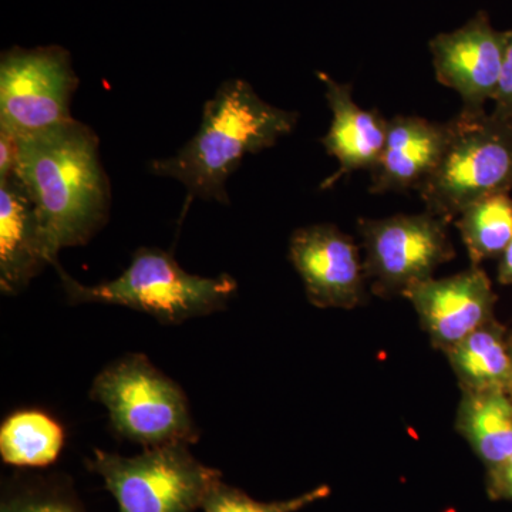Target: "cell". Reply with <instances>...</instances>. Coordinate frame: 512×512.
<instances>
[{
  "mask_svg": "<svg viewBox=\"0 0 512 512\" xmlns=\"http://www.w3.org/2000/svg\"><path fill=\"white\" fill-rule=\"evenodd\" d=\"M446 356L461 392H507L512 373L511 336L495 318L448 350Z\"/></svg>",
  "mask_w": 512,
  "mask_h": 512,
  "instance_id": "obj_16",
  "label": "cell"
},
{
  "mask_svg": "<svg viewBox=\"0 0 512 512\" xmlns=\"http://www.w3.org/2000/svg\"><path fill=\"white\" fill-rule=\"evenodd\" d=\"M404 298L412 302L431 345L444 355L493 319L497 302L490 278L480 266L448 278L427 279Z\"/></svg>",
  "mask_w": 512,
  "mask_h": 512,
  "instance_id": "obj_11",
  "label": "cell"
},
{
  "mask_svg": "<svg viewBox=\"0 0 512 512\" xmlns=\"http://www.w3.org/2000/svg\"><path fill=\"white\" fill-rule=\"evenodd\" d=\"M485 488L491 500L512 503V456L501 466L487 471Z\"/></svg>",
  "mask_w": 512,
  "mask_h": 512,
  "instance_id": "obj_22",
  "label": "cell"
},
{
  "mask_svg": "<svg viewBox=\"0 0 512 512\" xmlns=\"http://www.w3.org/2000/svg\"><path fill=\"white\" fill-rule=\"evenodd\" d=\"M448 126L446 150L419 194L427 212L451 222L474 202L512 191V120L460 111Z\"/></svg>",
  "mask_w": 512,
  "mask_h": 512,
  "instance_id": "obj_4",
  "label": "cell"
},
{
  "mask_svg": "<svg viewBox=\"0 0 512 512\" xmlns=\"http://www.w3.org/2000/svg\"><path fill=\"white\" fill-rule=\"evenodd\" d=\"M450 224L427 211L380 220L360 218L357 229L365 248L363 264L373 293L380 298L404 296L456 258L448 237Z\"/></svg>",
  "mask_w": 512,
  "mask_h": 512,
  "instance_id": "obj_7",
  "label": "cell"
},
{
  "mask_svg": "<svg viewBox=\"0 0 512 512\" xmlns=\"http://www.w3.org/2000/svg\"><path fill=\"white\" fill-rule=\"evenodd\" d=\"M0 512H87L72 481L60 474L16 473L3 481Z\"/></svg>",
  "mask_w": 512,
  "mask_h": 512,
  "instance_id": "obj_19",
  "label": "cell"
},
{
  "mask_svg": "<svg viewBox=\"0 0 512 512\" xmlns=\"http://www.w3.org/2000/svg\"><path fill=\"white\" fill-rule=\"evenodd\" d=\"M62 279L67 301L107 303L144 312L165 325L202 318L225 309L238 291L231 275L215 278L188 274L170 252L160 248H138L126 271L110 282L83 285L55 266Z\"/></svg>",
  "mask_w": 512,
  "mask_h": 512,
  "instance_id": "obj_3",
  "label": "cell"
},
{
  "mask_svg": "<svg viewBox=\"0 0 512 512\" xmlns=\"http://www.w3.org/2000/svg\"><path fill=\"white\" fill-rule=\"evenodd\" d=\"M47 265L59 264L35 202L18 177L0 181V291L16 295Z\"/></svg>",
  "mask_w": 512,
  "mask_h": 512,
  "instance_id": "obj_12",
  "label": "cell"
},
{
  "mask_svg": "<svg viewBox=\"0 0 512 512\" xmlns=\"http://www.w3.org/2000/svg\"><path fill=\"white\" fill-rule=\"evenodd\" d=\"M450 126L419 116L389 120L386 146L370 171L372 194L420 190L439 165L446 150Z\"/></svg>",
  "mask_w": 512,
  "mask_h": 512,
  "instance_id": "obj_13",
  "label": "cell"
},
{
  "mask_svg": "<svg viewBox=\"0 0 512 512\" xmlns=\"http://www.w3.org/2000/svg\"><path fill=\"white\" fill-rule=\"evenodd\" d=\"M64 443L62 423L43 410H18L0 426V457L10 467L28 470L52 466Z\"/></svg>",
  "mask_w": 512,
  "mask_h": 512,
  "instance_id": "obj_17",
  "label": "cell"
},
{
  "mask_svg": "<svg viewBox=\"0 0 512 512\" xmlns=\"http://www.w3.org/2000/svg\"><path fill=\"white\" fill-rule=\"evenodd\" d=\"M318 77L332 111V123L322 144L339 163V170L322 184V188H329L346 175L370 173L376 167L386 146L389 120L377 110L362 109L353 99L350 84L336 82L328 73H318Z\"/></svg>",
  "mask_w": 512,
  "mask_h": 512,
  "instance_id": "obj_14",
  "label": "cell"
},
{
  "mask_svg": "<svg viewBox=\"0 0 512 512\" xmlns=\"http://www.w3.org/2000/svg\"><path fill=\"white\" fill-rule=\"evenodd\" d=\"M87 468L101 477L119 512H195L221 471L197 460L188 444L144 448L134 457L94 448Z\"/></svg>",
  "mask_w": 512,
  "mask_h": 512,
  "instance_id": "obj_6",
  "label": "cell"
},
{
  "mask_svg": "<svg viewBox=\"0 0 512 512\" xmlns=\"http://www.w3.org/2000/svg\"><path fill=\"white\" fill-rule=\"evenodd\" d=\"M100 140L76 119L19 137L15 177L35 202L53 254L86 245L109 221Z\"/></svg>",
  "mask_w": 512,
  "mask_h": 512,
  "instance_id": "obj_1",
  "label": "cell"
},
{
  "mask_svg": "<svg viewBox=\"0 0 512 512\" xmlns=\"http://www.w3.org/2000/svg\"><path fill=\"white\" fill-rule=\"evenodd\" d=\"M289 259L316 308L353 309L366 298L367 278L359 248L336 225L296 229L289 241Z\"/></svg>",
  "mask_w": 512,
  "mask_h": 512,
  "instance_id": "obj_10",
  "label": "cell"
},
{
  "mask_svg": "<svg viewBox=\"0 0 512 512\" xmlns=\"http://www.w3.org/2000/svg\"><path fill=\"white\" fill-rule=\"evenodd\" d=\"M330 495L329 485H319L308 493L282 501H258L237 487L220 480L205 497L204 512H298L309 505L325 500Z\"/></svg>",
  "mask_w": 512,
  "mask_h": 512,
  "instance_id": "obj_20",
  "label": "cell"
},
{
  "mask_svg": "<svg viewBox=\"0 0 512 512\" xmlns=\"http://www.w3.org/2000/svg\"><path fill=\"white\" fill-rule=\"evenodd\" d=\"M498 281L503 285H512V239L500 255L498 262Z\"/></svg>",
  "mask_w": 512,
  "mask_h": 512,
  "instance_id": "obj_24",
  "label": "cell"
},
{
  "mask_svg": "<svg viewBox=\"0 0 512 512\" xmlns=\"http://www.w3.org/2000/svg\"><path fill=\"white\" fill-rule=\"evenodd\" d=\"M507 32L495 30L481 10L466 25L439 33L429 42L437 82L460 96L461 111L483 113L503 73Z\"/></svg>",
  "mask_w": 512,
  "mask_h": 512,
  "instance_id": "obj_9",
  "label": "cell"
},
{
  "mask_svg": "<svg viewBox=\"0 0 512 512\" xmlns=\"http://www.w3.org/2000/svg\"><path fill=\"white\" fill-rule=\"evenodd\" d=\"M19 156V137L0 128V181L15 177Z\"/></svg>",
  "mask_w": 512,
  "mask_h": 512,
  "instance_id": "obj_23",
  "label": "cell"
},
{
  "mask_svg": "<svg viewBox=\"0 0 512 512\" xmlns=\"http://www.w3.org/2000/svg\"><path fill=\"white\" fill-rule=\"evenodd\" d=\"M90 397L103 404L121 439L153 448L197 443L200 430L180 384L141 353L110 363L96 376Z\"/></svg>",
  "mask_w": 512,
  "mask_h": 512,
  "instance_id": "obj_5",
  "label": "cell"
},
{
  "mask_svg": "<svg viewBox=\"0 0 512 512\" xmlns=\"http://www.w3.org/2000/svg\"><path fill=\"white\" fill-rule=\"evenodd\" d=\"M77 87L64 47L6 50L0 57V128L23 137L74 119L70 103Z\"/></svg>",
  "mask_w": 512,
  "mask_h": 512,
  "instance_id": "obj_8",
  "label": "cell"
},
{
  "mask_svg": "<svg viewBox=\"0 0 512 512\" xmlns=\"http://www.w3.org/2000/svg\"><path fill=\"white\" fill-rule=\"evenodd\" d=\"M461 393L456 429L485 470H494L512 456L511 397L505 390Z\"/></svg>",
  "mask_w": 512,
  "mask_h": 512,
  "instance_id": "obj_15",
  "label": "cell"
},
{
  "mask_svg": "<svg viewBox=\"0 0 512 512\" xmlns=\"http://www.w3.org/2000/svg\"><path fill=\"white\" fill-rule=\"evenodd\" d=\"M494 116L512 120V30H508L507 49H505L503 73L493 100Z\"/></svg>",
  "mask_w": 512,
  "mask_h": 512,
  "instance_id": "obj_21",
  "label": "cell"
},
{
  "mask_svg": "<svg viewBox=\"0 0 512 512\" xmlns=\"http://www.w3.org/2000/svg\"><path fill=\"white\" fill-rule=\"evenodd\" d=\"M471 266L503 254L512 239V197L508 192L474 202L456 218Z\"/></svg>",
  "mask_w": 512,
  "mask_h": 512,
  "instance_id": "obj_18",
  "label": "cell"
},
{
  "mask_svg": "<svg viewBox=\"0 0 512 512\" xmlns=\"http://www.w3.org/2000/svg\"><path fill=\"white\" fill-rule=\"evenodd\" d=\"M511 355H512V336H511ZM507 393H508V396H510L511 400H512V373H511L510 384H508Z\"/></svg>",
  "mask_w": 512,
  "mask_h": 512,
  "instance_id": "obj_25",
  "label": "cell"
},
{
  "mask_svg": "<svg viewBox=\"0 0 512 512\" xmlns=\"http://www.w3.org/2000/svg\"><path fill=\"white\" fill-rule=\"evenodd\" d=\"M298 119L296 111L266 103L245 80L229 79L205 103L197 134L175 156L151 161L150 171L180 181L190 200L228 205L227 181L245 156L274 147Z\"/></svg>",
  "mask_w": 512,
  "mask_h": 512,
  "instance_id": "obj_2",
  "label": "cell"
}]
</instances>
